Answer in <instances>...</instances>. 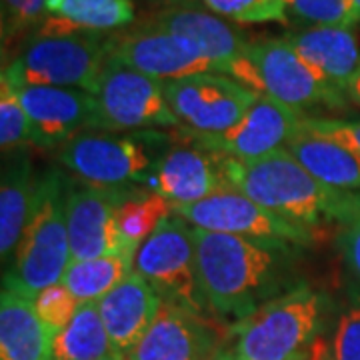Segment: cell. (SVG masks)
I'll list each match as a JSON object with an SVG mask.
<instances>
[{
  "label": "cell",
  "instance_id": "obj_12",
  "mask_svg": "<svg viewBox=\"0 0 360 360\" xmlns=\"http://www.w3.org/2000/svg\"><path fill=\"white\" fill-rule=\"evenodd\" d=\"M108 56L156 80H176L214 68L188 40L180 39L146 18L110 34Z\"/></svg>",
  "mask_w": 360,
  "mask_h": 360
},
{
  "label": "cell",
  "instance_id": "obj_34",
  "mask_svg": "<svg viewBox=\"0 0 360 360\" xmlns=\"http://www.w3.org/2000/svg\"><path fill=\"white\" fill-rule=\"evenodd\" d=\"M300 129L310 134L333 139L345 144L347 148L360 155V120H342V118H316V116H302Z\"/></svg>",
  "mask_w": 360,
  "mask_h": 360
},
{
  "label": "cell",
  "instance_id": "obj_25",
  "mask_svg": "<svg viewBox=\"0 0 360 360\" xmlns=\"http://www.w3.org/2000/svg\"><path fill=\"white\" fill-rule=\"evenodd\" d=\"M116 354L96 302L80 304L77 316L51 338V360H96Z\"/></svg>",
  "mask_w": 360,
  "mask_h": 360
},
{
  "label": "cell",
  "instance_id": "obj_2",
  "mask_svg": "<svg viewBox=\"0 0 360 360\" xmlns=\"http://www.w3.org/2000/svg\"><path fill=\"white\" fill-rule=\"evenodd\" d=\"M226 182L276 217L302 229L347 224L360 212V193L336 191L314 179L286 148L257 162L222 156Z\"/></svg>",
  "mask_w": 360,
  "mask_h": 360
},
{
  "label": "cell",
  "instance_id": "obj_30",
  "mask_svg": "<svg viewBox=\"0 0 360 360\" xmlns=\"http://www.w3.org/2000/svg\"><path fill=\"white\" fill-rule=\"evenodd\" d=\"M208 11L240 25L284 22L288 16L286 0H200Z\"/></svg>",
  "mask_w": 360,
  "mask_h": 360
},
{
  "label": "cell",
  "instance_id": "obj_7",
  "mask_svg": "<svg viewBox=\"0 0 360 360\" xmlns=\"http://www.w3.org/2000/svg\"><path fill=\"white\" fill-rule=\"evenodd\" d=\"M193 231L186 220L170 214L136 248L132 272L150 284L162 302L208 321L212 314L200 284Z\"/></svg>",
  "mask_w": 360,
  "mask_h": 360
},
{
  "label": "cell",
  "instance_id": "obj_9",
  "mask_svg": "<svg viewBox=\"0 0 360 360\" xmlns=\"http://www.w3.org/2000/svg\"><path fill=\"white\" fill-rule=\"evenodd\" d=\"M96 98L103 130H156L179 129L170 110L162 80L139 72L108 56L96 86Z\"/></svg>",
  "mask_w": 360,
  "mask_h": 360
},
{
  "label": "cell",
  "instance_id": "obj_4",
  "mask_svg": "<svg viewBox=\"0 0 360 360\" xmlns=\"http://www.w3.org/2000/svg\"><path fill=\"white\" fill-rule=\"evenodd\" d=\"M65 176L49 170L37 179L32 210L26 222L20 245L13 257V269L4 276V288L26 298H34L40 290L63 283L70 264V240Z\"/></svg>",
  "mask_w": 360,
  "mask_h": 360
},
{
  "label": "cell",
  "instance_id": "obj_23",
  "mask_svg": "<svg viewBox=\"0 0 360 360\" xmlns=\"http://www.w3.org/2000/svg\"><path fill=\"white\" fill-rule=\"evenodd\" d=\"M286 150L326 186L348 193L360 191V155L345 144L310 134L298 127Z\"/></svg>",
  "mask_w": 360,
  "mask_h": 360
},
{
  "label": "cell",
  "instance_id": "obj_38",
  "mask_svg": "<svg viewBox=\"0 0 360 360\" xmlns=\"http://www.w3.org/2000/svg\"><path fill=\"white\" fill-rule=\"evenodd\" d=\"M214 360H246V359H240V356H236V354H232L231 350H226V348L222 347L217 352V356H214Z\"/></svg>",
  "mask_w": 360,
  "mask_h": 360
},
{
  "label": "cell",
  "instance_id": "obj_8",
  "mask_svg": "<svg viewBox=\"0 0 360 360\" xmlns=\"http://www.w3.org/2000/svg\"><path fill=\"white\" fill-rule=\"evenodd\" d=\"M240 82L300 115L316 106L342 108L347 104V94L319 77L286 39L250 40Z\"/></svg>",
  "mask_w": 360,
  "mask_h": 360
},
{
  "label": "cell",
  "instance_id": "obj_39",
  "mask_svg": "<svg viewBox=\"0 0 360 360\" xmlns=\"http://www.w3.org/2000/svg\"><path fill=\"white\" fill-rule=\"evenodd\" d=\"M96 360H127L124 356H120V354H108V356H103V359H96Z\"/></svg>",
  "mask_w": 360,
  "mask_h": 360
},
{
  "label": "cell",
  "instance_id": "obj_28",
  "mask_svg": "<svg viewBox=\"0 0 360 360\" xmlns=\"http://www.w3.org/2000/svg\"><path fill=\"white\" fill-rule=\"evenodd\" d=\"M49 0H0V32L2 54L14 46V42L28 40L40 22L46 18Z\"/></svg>",
  "mask_w": 360,
  "mask_h": 360
},
{
  "label": "cell",
  "instance_id": "obj_27",
  "mask_svg": "<svg viewBox=\"0 0 360 360\" xmlns=\"http://www.w3.org/2000/svg\"><path fill=\"white\" fill-rule=\"evenodd\" d=\"M172 214V205L150 188L129 194L118 206L116 219L122 240L134 255L136 248L158 229V224Z\"/></svg>",
  "mask_w": 360,
  "mask_h": 360
},
{
  "label": "cell",
  "instance_id": "obj_40",
  "mask_svg": "<svg viewBox=\"0 0 360 360\" xmlns=\"http://www.w3.org/2000/svg\"><path fill=\"white\" fill-rule=\"evenodd\" d=\"M352 4H354V8H356V14H359V20H360V0H352Z\"/></svg>",
  "mask_w": 360,
  "mask_h": 360
},
{
  "label": "cell",
  "instance_id": "obj_10",
  "mask_svg": "<svg viewBox=\"0 0 360 360\" xmlns=\"http://www.w3.org/2000/svg\"><path fill=\"white\" fill-rule=\"evenodd\" d=\"M162 89L180 129L205 136L234 129L258 94L257 90L219 72L167 80Z\"/></svg>",
  "mask_w": 360,
  "mask_h": 360
},
{
  "label": "cell",
  "instance_id": "obj_21",
  "mask_svg": "<svg viewBox=\"0 0 360 360\" xmlns=\"http://www.w3.org/2000/svg\"><path fill=\"white\" fill-rule=\"evenodd\" d=\"M134 22L136 11L132 0H49L46 18L32 37L70 32L106 34L129 28Z\"/></svg>",
  "mask_w": 360,
  "mask_h": 360
},
{
  "label": "cell",
  "instance_id": "obj_22",
  "mask_svg": "<svg viewBox=\"0 0 360 360\" xmlns=\"http://www.w3.org/2000/svg\"><path fill=\"white\" fill-rule=\"evenodd\" d=\"M37 179L25 148L13 150L2 165L0 180V255L13 260L32 210Z\"/></svg>",
  "mask_w": 360,
  "mask_h": 360
},
{
  "label": "cell",
  "instance_id": "obj_14",
  "mask_svg": "<svg viewBox=\"0 0 360 360\" xmlns=\"http://www.w3.org/2000/svg\"><path fill=\"white\" fill-rule=\"evenodd\" d=\"M180 39L188 40L205 56L214 72L226 75L240 82L246 65V51L250 40L238 28L208 8L194 4H168L146 18Z\"/></svg>",
  "mask_w": 360,
  "mask_h": 360
},
{
  "label": "cell",
  "instance_id": "obj_31",
  "mask_svg": "<svg viewBox=\"0 0 360 360\" xmlns=\"http://www.w3.org/2000/svg\"><path fill=\"white\" fill-rule=\"evenodd\" d=\"M288 13L309 26H347L360 22L352 0H286Z\"/></svg>",
  "mask_w": 360,
  "mask_h": 360
},
{
  "label": "cell",
  "instance_id": "obj_6",
  "mask_svg": "<svg viewBox=\"0 0 360 360\" xmlns=\"http://www.w3.org/2000/svg\"><path fill=\"white\" fill-rule=\"evenodd\" d=\"M110 34L70 32L32 37L22 51L2 66V77L14 89L60 86L92 94L108 60Z\"/></svg>",
  "mask_w": 360,
  "mask_h": 360
},
{
  "label": "cell",
  "instance_id": "obj_26",
  "mask_svg": "<svg viewBox=\"0 0 360 360\" xmlns=\"http://www.w3.org/2000/svg\"><path fill=\"white\" fill-rule=\"evenodd\" d=\"M129 274H132V257L129 255L70 260L63 276V284L80 304H86L98 302Z\"/></svg>",
  "mask_w": 360,
  "mask_h": 360
},
{
  "label": "cell",
  "instance_id": "obj_20",
  "mask_svg": "<svg viewBox=\"0 0 360 360\" xmlns=\"http://www.w3.org/2000/svg\"><path fill=\"white\" fill-rule=\"evenodd\" d=\"M284 39L319 77L348 96V86L360 70V49L352 28L309 26Z\"/></svg>",
  "mask_w": 360,
  "mask_h": 360
},
{
  "label": "cell",
  "instance_id": "obj_36",
  "mask_svg": "<svg viewBox=\"0 0 360 360\" xmlns=\"http://www.w3.org/2000/svg\"><path fill=\"white\" fill-rule=\"evenodd\" d=\"M309 360H333V354H330V345L326 340L319 338L312 347V352H310Z\"/></svg>",
  "mask_w": 360,
  "mask_h": 360
},
{
  "label": "cell",
  "instance_id": "obj_29",
  "mask_svg": "<svg viewBox=\"0 0 360 360\" xmlns=\"http://www.w3.org/2000/svg\"><path fill=\"white\" fill-rule=\"evenodd\" d=\"M32 122L13 84L0 78V146L2 153H13L32 142Z\"/></svg>",
  "mask_w": 360,
  "mask_h": 360
},
{
  "label": "cell",
  "instance_id": "obj_35",
  "mask_svg": "<svg viewBox=\"0 0 360 360\" xmlns=\"http://www.w3.org/2000/svg\"><path fill=\"white\" fill-rule=\"evenodd\" d=\"M336 245L347 262L348 270L360 281V212L340 226Z\"/></svg>",
  "mask_w": 360,
  "mask_h": 360
},
{
  "label": "cell",
  "instance_id": "obj_15",
  "mask_svg": "<svg viewBox=\"0 0 360 360\" xmlns=\"http://www.w3.org/2000/svg\"><path fill=\"white\" fill-rule=\"evenodd\" d=\"M144 191V188H142ZM136 191H115L92 184L70 186L66 200L70 260L115 257L130 252L118 229V206Z\"/></svg>",
  "mask_w": 360,
  "mask_h": 360
},
{
  "label": "cell",
  "instance_id": "obj_37",
  "mask_svg": "<svg viewBox=\"0 0 360 360\" xmlns=\"http://www.w3.org/2000/svg\"><path fill=\"white\" fill-rule=\"evenodd\" d=\"M348 98L354 101L360 106V70L356 72V77L352 78L350 86H348Z\"/></svg>",
  "mask_w": 360,
  "mask_h": 360
},
{
  "label": "cell",
  "instance_id": "obj_13",
  "mask_svg": "<svg viewBox=\"0 0 360 360\" xmlns=\"http://www.w3.org/2000/svg\"><path fill=\"white\" fill-rule=\"evenodd\" d=\"M300 120L302 115L296 112L295 108L258 92L248 112L234 129L212 136L194 134L188 130L186 132L217 155L238 162H257L286 148L288 141L300 127Z\"/></svg>",
  "mask_w": 360,
  "mask_h": 360
},
{
  "label": "cell",
  "instance_id": "obj_41",
  "mask_svg": "<svg viewBox=\"0 0 360 360\" xmlns=\"http://www.w3.org/2000/svg\"><path fill=\"white\" fill-rule=\"evenodd\" d=\"M212 360H214V359H212Z\"/></svg>",
  "mask_w": 360,
  "mask_h": 360
},
{
  "label": "cell",
  "instance_id": "obj_33",
  "mask_svg": "<svg viewBox=\"0 0 360 360\" xmlns=\"http://www.w3.org/2000/svg\"><path fill=\"white\" fill-rule=\"evenodd\" d=\"M333 360H360V300L342 310L330 342Z\"/></svg>",
  "mask_w": 360,
  "mask_h": 360
},
{
  "label": "cell",
  "instance_id": "obj_5",
  "mask_svg": "<svg viewBox=\"0 0 360 360\" xmlns=\"http://www.w3.org/2000/svg\"><path fill=\"white\" fill-rule=\"evenodd\" d=\"M322 298L307 284L260 307L226 328L224 348L246 360H309L321 338Z\"/></svg>",
  "mask_w": 360,
  "mask_h": 360
},
{
  "label": "cell",
  "instance_id": "obj_17",
  "mask_svg": "<svg viewBox=\"0 0 360 360\" xmlns=\"http://www.w3.org/2000/svg\"><path fill=\"white\" fill-rule=\"evenodd\" d=\"M18 98L32 122V144L63 146L89 130H103L96 98L80 89L25 86Z\"/></svg>",
  "mask_w": 360,
  "mask_h": 360
},
{
  "label": "cell",
  "instance_id": "obj_32",
  "mask_svg": "<svg viewBox=\"0 0 360 360\" xmlns=\"http://www.w3.org/2000/svg\"><path fill=\"white\" fill-rule=\"evenodd\" d=\"M32 307H34V312H37L40 322L44 324L46 333L52 338L63 328H66L70 321L77 316L80 302L65 284L58 283L40 290L39 295L32 298Z\"/></svg>",
  "mask_w": 360,
  "mask_h": 360
},
{
  "label": "cell",
  "instance_id": "obj_18",
  "mask_svg": "<svg viewBox=\"0 0 360 360\" xmlns=\"http://www.w3.org/2000/svg\"><path fill=\"white\" fill-rule=\"evenodd\" d=\"M222 347L224 338L210 322L162 302L155 322L127 360H212Z\"/></svg>",
  "mask_w": 360,
  "mask_h": 360
},
{
  "label": "cell",
  "instance_id": "obj_3",
  "mask_svg": "<svg viewBox=\"0 0 360 360\" xmlns=\"http://www.w3.org/2000/svg\"><path fill=\"white\" fill-rule=\"evenodd\" d=\"M174 144L168 130H89L60 146V162L84 184L142 191L150 188L162 158Z\"/></svg>",
  "mask_w": 360,
  "mask_h": 360
},
{
  "label": "cell",
  "instance_id": "obj_11",
  "mask_svg": "<svg viewBox=\"0 0 360 360\" xmlns=\"http://www.w3.org/2000/svg\"><path fill=\"white\" fill-rule=\"evenodd\" d=\"M172 214L200 231L245 236L264 243L302 246L314 240L312 231L276 217L269 208L255 202L231 184L220 188L219 193L210 194L205 200L172 206Z\"/></svg>",
  "mask_w": 360,
  "mask_h": 360
},
{
  "label": "cell",
  "instance_id": "obj_24",
  "mask_svg": "<svg viewBox=\"0 0 360 360\" xmlns=\"http://www.w3.org/2000/svg\"><path fill=\"white\" fill-rule=\"evenodd\" d=\"M0 360H51V335L32 300L11 288L0 296Z\"/></svg>",
  "mask_w": 360,
  "mask_h": 360
},
{
  "label": "cell",
  "instance_id": "obj_1",
  "mask_svg": "<svg viewBox=\"0 0 360 360\" xmlns=\"http://www.w3.org/2000/svg\"><path fill=\"white\" fill-rule=\"evenodd\" d=\"M194 229V226H193ZM198 274L210 314L229 326L284 295L292 278V248L194 229Z\"/></svg>",
  "mask_w": 360,
  "mask_h": 360
},
{
  "label": "cell",
  "instance_id": "obj_19",
  "mask_svg": "<svg viewBox=\"0 0 360 360\" xmlns=\"http://www.w3.org/2000/svg\"><path fill=\"white\" fill-rule=\"evenodd\" d=\"M96 307L116 354L127 359L155 322L162 307V298L142 276L132 272L108 295H104Z\"/></svg>",
  "mask_w": 360,
  "mask_h": 360
},
{
  "label": "cell",
  "instance_id": "obj_16",
  "mask_svg": "<svg viewBox=\"0 0 360 360\" xmlns=\"http://www.w3.org/2000/svg\"><path fill=\"white\" fill-rule=\"evenodd\" d=\"M172 132L174 144L150 182L153 193L167 198L172 206H180L205 200L229 186L222 170V156L206 148L180 127Z\"/></svg>",
  "mask_w": 360,
  "mask_h": 360
}]
</instances>
